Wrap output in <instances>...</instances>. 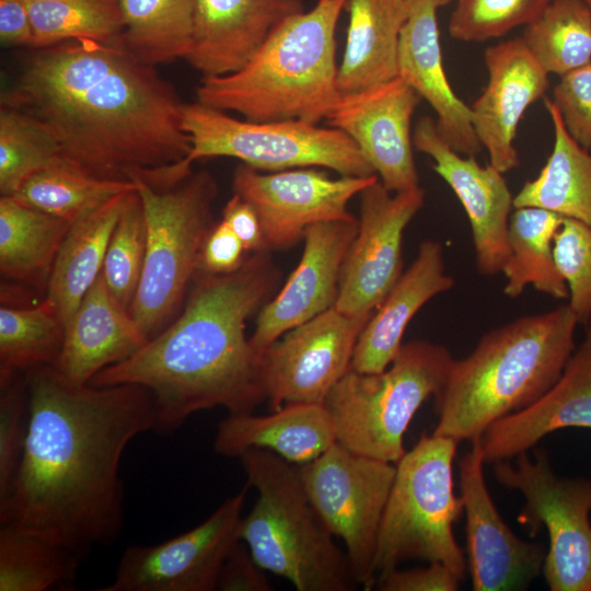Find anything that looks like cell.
<instances>
[{
    "mask_svg": "<svg viewBox=\"0 0 591 591\" xmlns=\"http://www.w3.org/2000/svg\"><path fill=\"white\" fill-rule=\"evenodd\" d=\"M146 245L143 207L134 189L126 197L101 273L112 296L129 312L142 276Z\"/></svg>",
    "mask_w": 591,
    "mask_h": 591,
    "instance_id": "ab89813d",
    "label": "cell"
},
{
    "mask_svg": "<svg viewBox=\"0 0 591 591\" xmlns=\"http://www.w3.org/2000/svg\"><path fill=\"white\" fill-rule=\"evenodd\" d=\"M358 232L345 259L334 308L371 317L403 274L404 230L421 209L425 190L392 193L378 179L360 194Z\"/></svg>",
    "mask_w": 591,
    "mask_h": 591,
    "instance_id": "2e32d148",
    "label": "cell"
},
{
    "mask_svg": "<svg viewBox=\"0 0 591 591\" xmlns=\"http://www.w3.org/2000/svg\"><path fill=\"white\" fill-rule=\"evenodd\" d=\"M265 571L253 558L247 546L239 541L221 568L218 589L221 591H270Z\"/></svg>",
    "mask_w": 591,
    "mask_h": 591,
    "instance_id": "bcb514c9",
    "label": "cell"
},
{
    "mask_svg": "<svg viewBox=\"0 0 591 591\" xmlns=\"http://www.w3.org/2000/svg\"><path fill=\"white\" fill-rule=\"evenodd\" d=\"M61 160L56 139L39 120L22 109L1 103V196H13L32 175Z\"/></svg>",
    "mask_w": 591,
    "mask_h": 591,
    "instance_id": "f35d334b",
    "label": "cell"
},
{
    "mask_svg": "<svg viewBox=\"0 0 591 591\" xmlns=\"http://www.w3.org/2000/svg\"><path fill=\"white\" fill-rule=\"evenodd\" d=\"M335 442L334 424L323 404L290 403L267 416L229 414L218 425L213 449L227 457L263 449L300 465L318 457Z\"/></svg>",
    "mask_w": 591,
    "mask_h": 591,
    "instance_id": "4316f807",
    "label": "cell"
},
{
    "mask_svg": "<svg viewBox=\"0 0 591 591\" xmlns=\"http://www.w3.org/2000/svg\"><path fill=\"white\" fill-rule=\"evenodd\" d=\"M0 499L18 472L28 428V391L25 373L0 379Z\"/></svg>",
    "mask_w": 591,
    "mask_h": 591,
    "instance_id": "7bdbcfd3",
    "label": "cell"
},
{
    "mask_svg": "<svg viewBox=\"0 0 591 591\" xmlns=\"http://www.w3.org/2000/svg\"><path fill=\"white\" fill-rule=\"evenodd\" d=\"M83 560L62 545L0 524V591L69 590Z\"/></svg>",
    "mask_w": 591,
    "mask_h": 591,
    "instance_id": "836d02e7",
    "label": "cell"
},
{
    "mask_svg": "<svg viewBox=\"0 0 591 591\" xmlns=\"http://www.w3.org/2000/svg\"><path fill=\"white\" fill-rule=\"evenodd\" d=\"M65 324L48 300L31 308L0 309V378L54 366L63 340Z\"/></svg>",
    "mask_w": 591,
    "mask_h": 591,
    "instance_id": "74e56055",
    "label": "cell"
},
{
    "mask_svg": "<svg viewBox=\"0 0 591 591\" xmlns=\"http://www.w3.org/2000/svg\"><path fill=\"white\" fill-rule=\"evenodd\" d=\"M68 221L12 196L0 198V271L12 280L47 289Z\"/></svg>",
    "mask_w": 591,
    "mask_h": 591,
    "instance_id": "4dcf8cb0",
    "label": "cell"
},
{
    "mask_svg": "<svg viewBox=\"0 0 591 591\" xmlns=\"http://www.w3.org/2000/svg\"><path fill=\"white\" fill-rule=\"evenodd\" d=\"M182 127L190 141L185 160L230 157L256 170L324 167L340 176L376 175L340 129L301 119L251 121L199 102L184 103Z\"/></svg>",
    "mask_w": 591,
    "mask_h": 591,
    "instance_id": "30bf717a",
    "label": "cell"
},
{
    "mask_svg": "<svg viewBox=\"0 0 591 591\" xmlns=\"http://www.w3.org/2000/svg\"><path fill=\"white\" fill-rule=\"evenodd\" d=\"M257 490L239 536L266 571L298 591H348L357 583L348 558L308 499L297 467L276 453L250 449L239 456Z\"/></svg>",
    "mask_w": 591,
    "mask_h": 591,
    "instance_id": "8992f818",
    "label": "cell"
},
{
    "mask_svg": "<svg viewBox=\"0 0 591 591\" xmlns=\"http://www.w3.org/2000/svg\"><path fill=\"white\" fill-rule=\"evenodd\" d=\"M136 189L131 182L92 177L61 160L32 175L12 196L69 223L115 196Z\"/></svg>",
    "mask_w": 591,
    "mask_h": 591,
    "instance_id": "8d00e7d4",
    "label": "cell"
},
{
    "mask_svg": "<svg viewBox=\"0 0 591 591\" xmlns=\"http://www.w3.org/2000/svg\"><path fill=\"white\" fill-rule=\"evenodd\" d=\"M485 463L479 439L459 462L473 590H523L542 573L546 551L518 537L503 521L486 486Z\"/></svg>",
    "mask_w": 591,
    "mask_h": 591,
    "instance_id": "ac0fdd59",
    "label": "cell"
},
{
    "mask_svg": "<svg viewBox=\"0 0 591 591\" xmlns=\"http://www.w3.org/2000/svg\"><path fill=\"white\" fill-rule=\"evenodd\" d=\"M280 279L269 251L252 253L232 273L198 271L175 320L89 384L147 389L160 432H171L193 414L213 407L253 413L266 396L259 359L245 335L246 321L273 298Z\"/></svg>",
    "mask_w": 591,
    "mask_h": 591,
    "instance_id": "3957f363",
    "label": "cell"
},
{
    "mask_svg": "<svg viewBox=\"0 0 591 591\" xmlns=\"http://www.w3.org/2000/svg\"><path fill=\"white\" fill-rule=\"evenodd\" d=\"M245 248L230 227L221 220L208 234L201 251L199 271L228 274L244 262Z\"/></svg>",
    "mask_w": 591,
    "mask_h": 591,
    "instance_id": "7dc6e473",
    "label": "cell"
},
{
    "mask_svg": "<svg viewBox=\"0 0 591 591\" xmlns=\"http://www.w3.org/2000/svg\"><path fill=\"white\" fill-rule=\"evenodd\" d=\"M222 220L240 239L247 253L267 251L255 209L237 194H234L225 204Z\"/></svg>",
    "mask_w": 591,
    "mask_h": 591,
    "instance_id": "c3c4849f",
    "label": "cell"
},
{
    "mask_svg": "<svg viewBox=\"0 0 591 591\" xmlns=\"http://www.w3.org/2000/svg\"><path fill=\"white\" fill-rule=\"evenodd\" d=\"M551 0H457L450 35L461 42H485L528 25Z\"/></svg>",
    "mask_w": 591,
    "mask_h": 591,
    "instance_id": "60d3db41",
    "label": "cell"
},
{
    "mask_svg": "<svg viewBox=\"0 0 591 591\" xmlns=\"http://www.w3.org/2000/svg\"><path fill=\"white\" fill-rule=\"evenodd\" d=\"M359 222H320L304 233V250L283 287L258 312L250 338L260 355L286 332L334 306L343 266L357 235Z\"/></svg>",
    "mask_w": 591,
    "mask_h": 591,
    "instance_id": "ffe728a7",
    "label": "cell"
},
{
    "mask_svg": "<svg viewBox=\"0 0 591 591\" xmlns=\"http://www.w3.org/2000/svg\"><path fill=\"white\" fill-rule=\"evenodd\" d=\"M408 0H346L349 25L338 66L339 93L397 77V51Z\"/></svg>",
    "mask_w": 591,
    "mask_h": 591,
    "instance_id": "83f0119b",
    "label": "cell"
},
{
    "mask_svg": "<svg viewBox=\"0 0 591 591\" xmlns=\"http://www.w3.org/2000/svg\"><path fill=\"white\" fill-rule=\"evenodd\" d=\"M121 47L157 66L185 59L192 46L196 0H120Z\"/></svg>",
    "mask_w": 591,
    "mask_h": 591,
    "instance_id": "d6a6232c",
    "label": "cell"
},
{
    "mask_svg": "<svg viewBox=\"0 0 591 591\" xmlns=\"http://www.w3.org/2000/svg\"><path fill=\"white\" fill-rule=\"evenodd\" d=\"M296 467L322 523L344 541L357 583L371 590L376 584L379 530L396 465L335 442L318 457Z\"/></svg>",
    "mask_w": 591,
    "mask_h": 591,
    "instance_id": "7c38bea8",
    "label": "cell"
},
{
    "mask_svg": "<svg viewBox=\"0 0 591 591\" xmlns=\"http://www.w3.org/2000/svg\"><path fill=\"white\" fill-rule=\"evenodd\" d=\"M453 286V277L445 271L440 242L422 241L412 265L401 275L360 333L351 369L363 373L385 370L403 346L405 329L415 314L429 300Z\"/></svg>",
    "mask_w": 591,
    "mask_h": 591,
    "instance_id": "484cf974",
    "label": "cell"
},
{
    "mask_svg": "<svg viewBox=\"0 0 591 591\" xmlns=\"http://www.w3.org/2000/svg\"><path fill=\"white\" fill-rule=\"evenodd\" d=\"M564 218L538 207L514 208L509 219V257L502 268L503 293L518 298L528 286L554 299L568 289L554 257V240Z\"/></svg>",
    "mask_w": 591,
    "mask_h": 591,
    "instance_id": "1f68e13d",
    "label": "cell"
},
{
    "mask_svg": "<svg viewBox=\"0 0 591 591\" xmlns=\"http://www.w3.org/2000/svg\"><path fill=\"white\" fill-rule=\"evenodd\" d=\"M368 321L332 306L268 346L259 357V374L273 410L290 403L324 404L351 368L357 340Z\"/></svg>",
    "mask_w": 591,
    "mask_h": 591,
    "instance_id": "5bb4252c",
    "label": "cell"
},
{
    "mask_svg": "<svg viewBox=\"0 0 591 591\" xmlns=\"http://www.w3.org/2000/svg\"><path fill=\"white\" fill-rule=\"evenodd\" d=\"M577 325L566 304L486 333L470 355L453 359L436 396L432 433L472 442L495 421L534 404L561 375L576 348Z\"/></svg>",
    "mask_w": 591,
    "mask_h": 591,
    "instance_id": "277c9868",
    "label": "cell"
},
{
    "mask_svg": "<svg viewBox=\"0 0 591 591\" xmlns=\"http://www.w3.org/2000/svg\"><path fill=\"white\" fill-rule=\"evenodd\" d=\"M147 341L130 312L112 296L100 275L65 324L62 346L51 367L65 381L86 385Z\"/></svg>",
    "mask_w": 591,
    "mask_h": 591,
    "instance_id": "d4e9b609",
    "label": "cell"
},
{
    "mask_svg": "<svg viewBox=\"0 0 591 591\" xmlns=\"http://www.w3.org/2000/svg\"><path fill=\"white\" fill-rule=\"evenodd\" d=\"M553 96L569 135L591 151V62L561 76Z\"/></svg>",
    "mask_w": 591,
    "mask_h": 591,
    "instance_id": "ee69618b",
    "label": "cell"
},
{
    "mask_svg": "<svg viewBox=\"0 0 591 591\" xmlns=\"http://www.w3.org/2000/svg\"><path fill=\"white\" fill-rule=\"evenodd\" d=\"M33 31V48L72 39L121 46L120 0H24Z\"/></svg>",
    "mask_w": 591,
    "mask_h": 591,
    "instance_id": "d590c367",
    "label": "cell"
},
{
    "mask_svg": "<svg viewBox=\"0 0 591 591\" xmlns=\"http://www.w3.org/2000/svg\"><path fill=\"white\" fill-rule=\"evenodd\" d=\"M565 428L591 429V320L556 383L534 404L500 418L480 436L485 462L512 460Z\"/></svg>",
    "mask_w": 591,
    "mask_h": 591,
    "instance_id": "cb8c5ba5",
    "label": "cell"
},
{
    "mask_svg": "<svg viewBox=\"0 0 591 591\" xmlns=\"http://www.w3.org/2000/svg\"><path fill=\"white\" fill-rule=\"evenodd\" d=\"M587 3L589 4L590 9H591V0H586Z\"/></svg>",
    "mask_w": 591,
    "mask_h": 591,
    "instance_id": "f907efd6",
    "label": "cell"
},
{
    "mask_svg": "<svg viewBox=\"0 0 591 591\" xmlns=\"http://www.w3.org/2000/svg\"><path fill=\"white\" fill-rule=\"evenodd\" d=\"M453 357L447 347L424 339L403 344L381 372L349 369L324 401L336 440L361 455L396 464L405 454L404 433L448 378Z\"/></svg>",
    "mask_w": 591,
    "mask_h": 591,
    "instance_id": "52a82bcc",
    "label": "cell"
},
{
    "mask_svg": "<svg viewBox=\"0 0 591 591\" xmlns=\"http://www.w3.org/2000/svg\"><path fill=\"white\" fill-rule=\"evenodd\" d=\"M378 179V175L334 178L313 167L264 174L242 163L232 185L234 194L255 209L270 252L296 246L313 224L356 219L348 202Z\"/></svg>",
    "mask_w": 591,
    "mask_h": 591,
    "instance_id": "9a60e30c",
    "label": "cell"
},
{
    "mask_svg": "<svg viewBox=\"0 0 591 591\" xmlns=\"http://www.w3.org/2000/svg\"><path fill=\"white\" fill-rule=\"evenodd\" d=\"M28 428L0 524L62 545L84 560L124 524L120 463L137 436L155 430L151 393L139 385H74L51 366L25 372Z\"/></svg>",
    "mask_w": 591,
    "mask_h": 591,
    "instance_id": "6da1fadb",
    "label": "cell"
},
{
    "mask_svg": "<svg viewBox=\"0 0 591 591\" xmlns=\"http://www.w3.org/2000/svg\"><path fill=\"white\" fill-rule=\"evenodd\" d=\"M32 49L1 103L39 120L67 163L100 179L154 183L186 160L184 103L154 66L89 39Z\"/></svg>",
    "mask_w": 591,
    "mask_h": 591,
    "instance_id": "7a4b0ae2",
    "label": "cell"
},
{
    "mask_svg": "<svg viewBox=\"0 0 591 591\" xmlns=\"http://www.w3.org/2000/svg\"><path fill=\"white\" fill-rule=\"evenodd\" d=\"M420 96L398 76L340 93L326 120L349 136L392 193L419 187L410 129Z\"/></svg>",
    "mask_w": 591,
    "mask_h": 591,
    "instance_id": "e0dca14e",
    "label": "cell"
},
{
    "mask_svg": "<svg viewBox=\"0 0 591 591\" xmlns=\"http://www.w3.org/2000/svg\"><path fill=\"white\" fill-rule=\"evenodd\" d=\"M460 579L441 563H429L427 567L392 570L378 580L382 591H455Z\"/></svg>",
    "mask_w": 591,
    "mask_h": 591,
    "instance_id": "f6af8a7d",
    "label": "cell"
},
{
    "mask_svg": "<svg viewBox=\"0 0 591 591\" xmlns=\"http://www.w3.org/2000/svg\"><path fill=\"white\" fill-rule=\"evenodd\" d=\"M521 38L548 74L561 77L591 62V9L586 0H551Z\"/></svg>",
    "mask_w": 591,
    "mask_h": 591,
    "instance_id": "e575fe53",
    "label": "cell"
},
{
    "mask_svg": "<svg viewBox=\"0 0 591 591\" xmlns=\"http://www.w3.org/2000/svg\"><path fill=\"white\" fill-rule=\"evenodd\" d=\"M451 0H408L397 51V76L426 100L443 139L459 153L475 157L483 150L472 111L448 80L440 45L437 11Z\"/></svg>",
    "mask_w": 591,
    "mask_h": 591,
    "instance_id": "603a6c76",
    "label": "cell"
},
{
    "mask_svg": "<svg viewBox=\"0 0 591 591\" xmlns=\"http://www.w3.org/2000/svg\"><path fill=\"white\" fill-rule=\"evenodd\" d=\"M554 257L568 289V306L578 324L591 320V230L564 218L554 240Z\"/></svg>",
    "mask_w": 591,
    "mask_h": 591,
    "instance_id": "b9f144b4",
    "label": "cell"
},
{
    "mask_svg": "<svg viewBox=\"0 0 591 591\" xmlns=\"http://www.w3.org/2000/svg\"><path fill=\"white\" fill-rule=\"evenodd\" d=\"M544 104L554 131L553 149L538 175L513 197V208H543L591 230V151L569 135L553 101L545 99Z\"/></svg>",
    "mask_w": 591,
    "mask_h": 591,
    "instance_id": "f546056e",
    "label": "cell"
},
{
    "mask_svg": "<svg viewBox=\"0 0 591 591\" xmlns=\"http://www.w3.org/2000/svg\"><path fill=\"white\" fill-rule=\"evenodd\" d=\"M494 463L497 482L519 491L520 524L531 535H548L543 576L552 591H591V479L555 474L547 453L535 449Z\"/></svg>",
    "mask_w": 591,
    "mask_h": 591,
    "instance_id": "8fae6325",
    "label": "cell"
},
{
    "mask_svg": "<svg viewBox=\"0 0 591 591\" xmlns=\"http://www.w3.org/2000/svg\"><path fill=\"white\" fill-rule=\"evenodd\" d=\"M346 0H317L280 25L240 70L201 78L196 101L251 121L326 119L337 97L335 33Z\"/></svg>",
    "mask_w": 591,
    "mask_h": 591,
    "instance_id": "5b68a950",
    "label": "cell"
},
{
    "mask_svg": "<svg viewBox=\"0 0 591 591\" xmlns=\"http://www.w3.org/2000/svg\"><path fill=\"white\" fill-rule=\"evenodd\" d=\"M130 192L115 196L70 224L56 256L46 296L63 324L101 275L112 233Z\"/></svg>",
    "mask_w": 591,
    "mask_h": 591,
    "instance_id": "f1b7e54d",
    "label": "cell"
},
{
    "mask_svg": "<svg viewBox=\"0 0 591 591\" xmlns=\"http://www.w3.org/2000/svg\"><path fill=\"white\" fill-rule=\"evenodd\" d=\"M456 448L450 438L422 434L395 464L376 543V582L408 559L441 563L464 578L466 560L453 533L463 511L453 488Z\"/></svg>",
    "mask_w": 591,
    "mask_h": 591,
    "instance_id": "9c48e42d",
    "label": "cell"
},
{
    "mask_svg": "<svg viewBox=\"0 0 591 591\" xmlns=\"http://www.w3.org/2000/svg\"><path fill=\"white\" fill-rule=\"evenodd\" d=\"M0 39L7 46L33 48V31L24 0H0Z\"/></svg>",
    "mask_w": 591,
    "mask_h": 591,
    "instance_id": "681fc988",
    "label": "cell"
},
{
    "mask_svg": "<svg viewBox=\"0 0 591 591\" xmlns=\"http://www.w3.org/2000/svg\"><path fill=\"white\" fill-rule=\"evenodd\" d=\"M484 60L488 81L470 106L472 120L489 163L505 174L520 164L514 146L518 126L528 107L544 96L549 74L521 37L489 46Z\"/></svg>",
    "mask_w": 591,
    "mask_h": 591,
    "instance_id": "44dd1931",
    "label": "cell"
},
{
    "mask_svg": "<svg viewBox=\"0 0 591 591\" xmlns=\"http://www.w3.org/2000/svg\"><path fill=\"white\" fill-rule=\"evenodd\" d=\"M413 144L432 159L434 172L462 204L472 230L478 271L486 276L501 273L510 253L508 228L513 208L503 173L490 163L480 165L475 157L456 152L429 116L417 121Z\"/></svg>",
    "mask_w": 591,
    "mask_h": 591,
    "instance_id": "d6986e66",
    "label": "cell"
},
{
    "mask_svg": "<svg viewBox=\"0 0 591 591\" xmlns=\"http://www.w3.org/2000/svg\"><path fill=\"white\" fill-rule=\"evenodd\" d=\"M248 485L227 498L207 520L154 545L127 547L114 579L96 591H213L223 563L240 541Z\"/></svg>",
    "mask_w": 591,
    "mask_h": 591,
    "instance_id": "4fadbf2b",
    "label": "cell"
},
{
    "mask_svg": "<svg viewBox=\"0 0 591 591\" xmlns=\"http://www.w3.org/2000/svg\"><path fill=\"white\" fill-rule=\"evenodd\" d=\"M304 11L302 0H196L185 60L202 78L233 73L280 25Z\"/></svg>",
    "mask_w": 591,
    "mask_h": 591,
    "instance_id": "7402d4cb",
    "label": "cell"
},
{
    "mask_svg": "<svg viewBox=\"0 0 591 591\" xmlns=\"http://www.w3.org/2000/svg\"><path fill=\"white\" fill-rule=\"evenodd\" d=\"M136 185L146 218L147 245L141 280L130 309L149 339L179 314L188 286L199 271L204 243L215 227L217 181L208 171L190 172L166 187Z\"/></svg>",
    "mask_w": 591,
    "mask_h": 591,
    "instance_id": "ba28073f",
    "label": "cell"
}]
</instances>
